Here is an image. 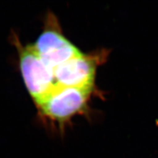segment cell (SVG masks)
Instances as JSON below:
<instances>
[{
    "instance_id": "3",
    "label": "cell",
    "mask_w": 158,
    "mask_h": 158,
    "mask_svg": "<svg viewBox=\"0 0 158 158\" xmlns=\"http://www.w3.org/2000/svg\"><path fill=\"white\" fill-rule=\"evenodd\" d=\"M32 45L42 61L53 70L82 53L63 35L57 17L52 13L48 15L43 31Z\"/></svg>"
},
{
    "instance_id": "4",
    "label": "cell",
    "mask_w": 158,
    "mask_h": 158,
    "mask_svg": "<svg viewBox=\"0 0 158 158\" xmlns=\"http://www.w3.org/2000/svg\"><path fill=\"white\" fill-rule=\"evenodd\" d=\"M108 53L102 50L92 53H81L54 69L57 86L64 87H95L97 68L104 62Z\"/></svg>"
},
{
    "instance_id": "2",
    "label": "cell",
    "mask_w": 158,
    "mask_h": 158,
    "mask_svg": "<svg viewBox=\"0 0 158 158\" xmlns=\"http://www.w3.org/2000/svg\"><path fill=\"white\" fill-rule=\"evenodd\" d=\"M10 40L17 49L19 69L24 83L36 104L57 86L54 70L42 61L32 44L24 46L13 31L10 36Z\"/></svg>"
},
{
    "instance_id": "1",
    "label": "cell",
    "mask_w": 158,
    "mask_h": 158,
    "mask_svg": "<svg viewBox=\"0 0 158 158\" xmlns=\"http://www.w3.org/2000/svg\"><path fill=\"white\" fill-rule=\"evenodd\" d=\"M95 87L76 88L57 86L42 100L36 103L42 119L59 127L62 133L71 118L86 111Z\"/></svg>"
}]
</instances>
